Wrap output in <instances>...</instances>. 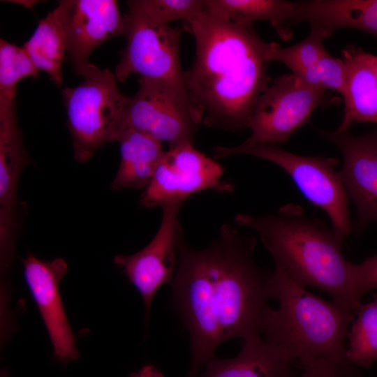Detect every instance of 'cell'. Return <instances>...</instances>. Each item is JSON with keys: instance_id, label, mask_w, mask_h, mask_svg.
<instances>
[{"instance_id": "obj_11", "label": "cell", "mask_w": 377, "mask_h": 377, "mask_svg": "<svg viewBox=\"0 0 377 377\" xmlns=\"http://www.w3.org/2000/svg\"><path fill=\"white\" fill-rule=\"evenodd\" d=\"M183 203L162 207L159 228L151 242L132 255H118L114 263L122 269L140 293L149 318L154 298L164 284L172 285L178 263L179 245L184 235L179 214Z\"/></svg>"}, {"instance_id": "obj_19", "label": "cell", "mask_w": 377, "mask_h": 377, "mask_svg": "<svg viewBox=\"0 0 377 377\" xmlns=\"http://www.w3.org/2000/svg\"><path fill=\"white\" fill-rule=\"evenodd\" d=\"M346 69L344 115L337 131H346L353 123L377 124V77L355 52L354 46L341 50Z\"/></svg>"}, {"instance_id": "obj_2", "label": "cell", "mask_w": 377, "mask_h": 377, "mask_svg": "<svg viewBox=\"0 0 377 377\" xmlns=\"http://www.w3.org/2000/svg\"><path fill=\"white\" fill-rule=\"evenodd\" d=\"M182 27L195 39L194 60L184 77L202 123L230 132L249 128L256 102L269 85L270 43L253 27L217 18L205 10Z\"/></svg>"}, {"instance_id": "obj_27", "label": "cell", "mask_w": 377, "mask_h": 377, "mask_svg": "<svg viewBox=\"0 0 377 377\" xmlns=\"http://www.w3.org/2000/svg\"><path fill=\"white\" fill-rule=\"evenodd\" d=\"M353 286L360 301L364 293L377 288V254L353 265Z\"/></svg>"}, {"instance_id": "obj_18", "label": "cell", "mask_w": 377, "mask_h": 377, "mask_svg": "<svg viewBox=\"0 0 377 377\" xmlns=\"http://www.w3.org/2000/svg\"><path fill=\"white\" fill-rule=\"evenodd\" d=\"M117 142L120 147V163L112 189H145L164 154L162 142L133 129L121 132Z\"/></svg>"}, {"instance_id": "obj_25", "label": "cell", "mask_w": 377, "mask_h": 377, "mask_svg": "<svg viewBox=\"0 0 377 377\" xmlns=\"http://www.w3.org/2000/svg\"><path fill=\"white\" fill-rule=\"evenodd\" d=\"M325 38L320 32L311 29L307 37L290 47H282L271 42L267 54V61H279L286 66L291 73H299L328 52L323 44Z\"/></svg>"}, {"instance_id": "obj_15", "label": "cell", "mask_w": 377, "mask_h": 377, "mask_svg": "<svg viewBox=\"0 0 377 377\" xmlns=\"http://www.w3.org/2000/svg\"><path fill=\"white\" fill-rule=\"evenodd\" d=\"M30 163L17 112L0 114V246L3 269L10 263L17 233L18 184L24 168Z\"/></svg>"}, {"instance_id": "obj_23", "label": "cell", "mask_w": 377, "mask_h": 377, "mask_svg": "<svg viewBox=\"0 0 377 377\" xmlns=\"http://www.w3.org/2000/svg\"><path fill=\"white\" fill-rule=\"evenodd\" d=\"M347 337L346 357L354 365L370 369L377 360V295L360 306Z\"/></svg>"}, {"instance_id": "obj_8", "label": "cell", "mask_w": 377, "mask_h": 377, "mask_svg": "<svg viewBox=\"0 0 377 377\" xmlns=\"http://www.w3.org/2000/svg\"><path fill=\"white\" fill-rule=\"evenodd\" d=\"M327 89L290 73L276 77L258 98L250 121L251 135L237 149L255 145H283L327 101Z\"/></svg>"}, {"instance_id": "obj_31", "label": "cell", "mask_w": 377, "mask_h": 377, "mask_svg": "<svg viewBox=\"0 0 377 377\" xmlns=\"http://www.w3.org/2000/svg\"><path fill=\"white\" fill-rule=\"evenodd\" d=\"M15 3H18L20 5H22L26 8H31L38 1H10Z\"/></svg>"}, {"instance_id": "obj_3", "label": "cell", "mask_w": 377, "mask_h": 377, "mask_svg": "<svg viewBox=\"0 0 377 377\" xmlns=\"http://www.w3.org/2000/svg\"><path fill=\"white\" fill-rule=\"evenodd\" d=\"M235 221L258 233L275 265L293 281L329 293L333 301L357 314L361 304L354 292V263L344 258L345 237L332 227L293 203L274 214L240 213Z\"/></svg>"}, {"instance_id": "obj_26", "label": "cell", "mask_w": 377, "mask_h": 377, "mask_svg": "<svg viewBox=\"0 0 377 377\" xmlns=\"http://www.w3.org/2000/svg\"><path fill=\"white\" fill-rule=\"evenodd\" d=\"M294 75L308 84L334 90L343 99L346 96V69L344 61L332 57L329 52L309 68Z\"/></svg>"}, {"instance_id": "obj_17", "label": "cell", "mask_w": 377, "mask_h": 377, "mask_svg": "<svg viewBox=\"0 0 377 377\" xmlns=\"http://www.w3.org/2000/svg\"><path fill=\"white\" fill-rule=\"evenodd\" d=\"M291 362L261 335L244 340L232 358H214L195 377H295Z\"/></svg>"}, {"instance_id": "obj_20", "label": "cell", "mask_w": 377, "mask_h": 377, "mask_svg": "<svg viewBox=\"0 0 377 377\" xmlns=\"http://www.w3.org/2000/svg\"><path fill=\"white\" fill-rule=\"evenodd\" d=\"M294 1L283 0H205V10L212 15L246 27L267 21L283 40L291 38Z\"/></svg>"}, {"instance_id": "obj_10", "label": "cell", "mask_w": 377, "mask_h": 377, "mask_svg": "<svg viewBox=\"0 0 377 377\" xmlns=\"http://www.w3.org/2000/svg\"><path fill=\"white\" fill-rule=\"evenodd\" d=\"M202 123L200 116L163 84L140 77L136 93L129 97L124 131L146 133L169 147L194 144Z\"/></svg>"}, {"instance_id": "obj_5", "label": "cell", "mask_w": 377, "mask_h": 377, "mask_svg": "<svg viewBox=\"0 0 377 377\" xmlns=\"http://www.w3.org/2000/svg\"><path fill=\"white\" fill-rule=\"evenodd\" d=\"M110 69L96 67L75 87L62 91L67 124L73 140L74 158L86 163L105 144L124 131L129 97L119 90Z\"/></svg>"}, {"instance_id": "obj_13", "label": "cell", "mask_w": 377, "mask_h": 377, "mask_svg": "<svg viewBox=\"0 0 377 377\" xmlns=\"http://www.w3.org/2000/svg\"><path fill=\"white\" fill-rule=\"evenodd\" d=\"M320 133L342 154L339 173L357 209L352 230L361 233L377 221V128L362 135L337 130Z\"/></svg>"}, {"instance_id": "obj_21", "label": "cell", "mask_w": 377, "mask_h": 377, "mask_svg": "<svg viewBox=\"0 0 377 377\" xmlns=\"http://www.w3.org/2000/svg\"><path fill=\"white\" fill-rule=\"evenodd\" d=\"M23 47L38 71L46 73L60 87L63 84L61 68L67 54V41L59 6L38 22Z\"/></svg>"}, {"instance_id": "obj_14", "label": "cell", "mask_w": 377, "mask_h": 377, "mask_svg": "<svg viewBox=\"0 0 377 377\" xmlns=\"http://www.w3.org/2000/svg\"><path fill=\"white\" fill-rule=\"evenodd\" d=\"M22 262L25 281L47 329L55 357L64 364L75 360L78 351L59 290L68 264L59 258L41 260L31 253Z\"/></svg>"}, {"instance_id": "obj_30", "label": "cell", "mask_w": 377, "mask_h": 377, "mask_svg": "<svg viewBox=\"0 0 377 377\" xmlns=\"http://www.w3.org/2000/svg\"><path fill=\"white\" fill-rule=\"evenodd\" d=\"M128 377H165L163 374L154 364H146Z\"/></svg>"}, {"instance_id": "obj_16", "label": "cell", "mask_w": 377, "mask_h": 377, "mask_svg": "<svg viewBox=\"0 0 377 377\" xmlns=\"http://www.w3.org/2000/svg\"><path fill=\"white\" fill-rule=\"evenodd\" d=\"M308 22L325 38L341 29H355L377 38V0L294 1L293 26Z\"/></svg>"}, {"instance_id": "obj_9", "label": "cell", "mask_w": 377, "mask_h": 377, "mask_svg": "<svg viewBox=\"0 0 377 377\" xmlns=\"http://www.w3.org/2000/svg\"><path fill=\"white\" fill-rule=\"evenodd\" d=\"M224 170L214 158L184 143L165 151L154 174L145 188L140 205L147 208L184 203L192 195L212 190L229 193L232 183L222 179Z\"/></svg>"}, {"instance_id": "obj_1", "label": "cell", "mask_w": 377, "mask_h": 377, "mask_svg": "<svg viewBox=\"0 0 377 377\" xmlns=\"http://www.w3.org/2000/svg\"><path fill=\"white\" fill-rule=\"evenodd\" d=\"M256 239L228 223L206 248L194 249L184 235L179 245L172 298L190 337L195 377L214 357L216 348L233 338L261 335L272 298L273 272L257 265Z\"/></svg>"}, {"instance_id": "obj_7", "label": "cell", "mask_w": 377, "mask_h": 377, "mask_svg": "<svg viewBox=\"0 0 377 377\" xmlns=\"http://www.w3.org/2000/svg\"><path fill=\"white\" fill-rule=\"evenodd\" d=\"M125 16L127 43L114 70L117 80L124 82L138 74L161 82L200 117L189 98L181 67L182 29L153 24L128 13Z\"/></svg>"}, {"instance_id": "obj_4", "label": "cell", "mask_w": 377, "mask_h": 377, "mask_svg": "<svg viewBox=\"0 0 377 377\" xmlns=\"http://www.w3.org/2000/svg\"><path fill=\"white\" fill-rule=\"evenodd\" d=\"M272 287V298L279 306L270 307L265 317L264 339L303 370L354 372L344 341L356 314L307 291L278 266Z\"/></svg>"}, {"instance_id": "obj_28", "label": "cell", "mask_w": 377, "mask_h": 377, "mask_svg": "<svg viewBox=\"0 0 377 377\" xmlns=\"http://www.w3.org/2000/svg\"><path fill=\"white\" fill-rule=\"evenodd\" d=\"M300 377H356L354 372H343L325 369H304Z\"/></svg>"}, {"instance_id": "obj_22", "label": "cell", "mask_w": 377, "mask_h": 377, "mask_svg": "<svg viewBox=\"0 0 377 377\" xmlns=\"http://www.w3.org/2000/svg\"><path fill=\"white\" fill-rule=\"evenodd\" d=\"M38 73L23 47L0 39V113L16 110L18 83L27 77L36 78Z\"/></svg>"}, {"instance_id": "obj_12", "label": "cell", "mask_w": 377, "mask_h": 377, "mask_svg": "<svg viewBox=\"0 0 377 377\" xmlns=\"http://www.w3.org/2000/svg\"><path fill=\"white\" fill-rule=\"evenodd\" d=\"M61 10L67 41V55L73 69L84 77L97 66L88 59L108 40L125 36L127 22L115 0H62Z\"/></svg>"}, {"instance_id": "obj_29", "label": "cell", "mask_w": 377, "mask_h": 377, "mask_svg": "<svg viewBox=\"0 0 377 377\" xmlns=\"http://www.w3.org/2000/svg\"><path fill=\"white\" fill-rule=\"evenodd\" d=\"M356 54L374 72L377 77V56L364 51L361 47H354Z\"/></svg>"}, {"instance_id": "obj_6", "label": "cell", "mask_w": 377, "mask_h": 377, "mask_svg": "<svg viewBox=\"0 0 377 377\" xmlns=\"http://www.w3.org/2000/svg\"><path fill=\"white\" fill-rule=\"evenodd\" d=\"M215 159L245 154L272 162L286 172L301 193L330 217L334 230L345 238L352 232L348 193L339 171V159L323 156H302L274 145H255L237 149L216 147Z\"/></svg>"}, {"instance_id": "obj_24", "label": "cell", "mask_w": 377, "mask_h": 377, "mask_svg": "<svg viewBox=\"0 0 377 377\" xmlns=\"http://www.w3.org/2000/svg\"><path fill=\"white\" fill-rule=\"evenodd\" d=\"M205 0H131L128 13L147 22L170 25L176 21L188 22L205 10Z\"/></svg>"}]
</instances>
